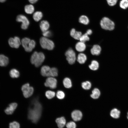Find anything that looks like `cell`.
Segmentation results:
<instances>
[{
    "label": "cell",
    "mask_w": 128,
    "mask_h": 128,
    "mask_svg": "<svg viewBox=\"0 0 128 128\" xmlns=\"http://www.w3.org/2000/svg\"><path fill=\"white\" fill-rule=\"evenodd\" d=\"M42 106L37 97L34 98L31 101L28 108V118L32 123H36L40 118Z\"/></svg>",
    "instance_id": "1"
},
{
    "label": "cell",
    "mask_w": 128,
    "mask_h": 128,
    "mask_svg": "<svg viewBox=\"0 0 128 128\" xmlns=\"http://www.w3.org/2000/svg\"><path fill=\"white\" fill-rule=\"evenodd\" d=\"M44 55L42 52L35 51L31 55L30 61L31 63L35 67H38L43 63L45 59Z\"/></svg>",
    "instance_id": "2"
},
{
    "label": "cell",
    "mask_w": 128,
    "mask_h": 128,
    "mask_svg": "<svg viewBox=\"0 0 128 128\" xmlns=\"http://www.w3.org/2000/svg\"><path fill=\"white\" fill-rule=\"evenodd\" d=\"M100 25L101 27L105 30L111 31L114 28L115 24L114 22L106 17H104L101 19L100 22Z\"/></svg>",
    "instance_id": "3"
},
{
    "label": "cell",
    "mask_w": 128,
    "mask_h": 128,
    "mask_svg": "<svg viewBox=\"0 0 128 128\" xmlns=\"http://www.w3.org/2000/svg\"><path fill=\"white\" fill-rule=\"evenodd\" d=\"M40 43L43 48L49 50H53L55 46L54 44L53 41L45 37L41 38Z\"/></svg>",
    "instance_id": "4"
},
{
    "label": "cell",
    "mask_w": 128,
    "mask_h": 128,
    "mask_svg": "<svg viewBox=\"0 0 128 128\" xmlns=\"http://www.w3.org/2000/svg\"><path fill=\"white\" fill-rule=\"evenodd\" d=\"M65 55L66 59L69 64H72L75 63L76 59V55L72 48H69L66 52Z\"/></svg>",
    "instance_id": "5"
},
{
    "label": "cell",
    "mask_w": 128,
    "mask_h": 128,
    "mask_svg": "<svg viewBox=\"0 0 128 128\" xmlns=\"http://www.w3.org/2000/svg\"><path fill=\"white\" fill-rule=\"evenodd\" d=\"M21 90L23 92L24 96L26 98H27L31 96L34 91L33 88L30 86L29 84L28 83H26L22 86Z\"/></svg>",
    "instance_id": "6"
},
{
    "label": "cell",
    "mask_w": 128,
    "mask_h": 128,
    "mask_svg": "<svg viewBox=\"0 0 128 128\" xmlns=\"http://www.w3.org/2000/svg\"><path fill=\"white\" fill-rule=\"evenodd\" d=\"M16 20L18 22L22 23L21 26L22 29L26 30L29 24V22L25 16L22 14L18 15L17 17Z\"/></svg>",
    "instance_id": "7"
},
{
    "label": "cell",
    "mask_w": 128,
    "mask_h": 128,
    "mask_svg": "<svg viewBox=\"0 0 128 128\" xmlns=\"http://www.w3.org/2000/svg\"><path fill=\"white\" fill-rule=\"evenodd\" d=\"M57 81L56 79L53 77H49L46 79L44 85L47 87L52 89H54L56 87Z\"/></svg>",
    "instance_id": "8"
},
{
    "label": "cell",
    "mask_w": 128,
    "mask_h": 128,
    "mask_svg": "<svg viewBox=\"0 0 128 128\" xmlns=\"http://www.w3.org/2000/svg\"><path fill=\"white\" fill-rule=\"evenodd\" d=\"M8 43L11 47L16 48H18L21 44L19 38L17 36L10 38L8 40Z\"/></svg>",
    "instance_id": "9"
},
{
    "label": "cell",
    "mask_w": 128,
    "mask_h": 128,
    "mask_svg": "<svg viewBox=\"0 0 128 128\" xmlns=\"http://www.w3.org/2000/svg\"><path fill=\"white\" fill-rule=\"evenodd\" d=\"M31 41L29 38L27 37L24 38L21 40L23 46L25 51L27 52H30L32 50L31 47Z\"/></svg>",
    "instance_id": "10"
},
{
    "label": "cell",
    "mask_w": 128,
    "mask_h": 128,
    "mask_svg": "<svg viewBox=\"0 0 128 128\" xmlns=\"http://www.w3.org/2000/svg\"><path fill=\"white\" fill-rule=\"evenodd\" d=\"M71 117L74 121H77L80 120L82 116V112L78 110H75L73 111L71 114Z\"/></svg>",
    "instance_id": "11"
},
{
    "label": "cell",
    "mask_w": 128,
    "mask_h": 128,
    "mask_svg": "<svg viewBox=\"0 0 128 128\" xmlns=\"http://www.w3.org/2000/svg\"><path fill=\"white\" fill-rule=\"evenodd\" d=\"M17 105V104L16 103L14 102L10 104L8 106L5 110V113L8 115L12 114L16 109Z\"/></svg>",
    "instance_id": "12"
},
{
    "label": "cell",
    "mask_w": 128,
    "mask_h": 128,
    "mask_svg": "<svg viewBox=\"0 0 128 128\" xmlns=\"http://www.w3.org/2000/svg\"><path fill=\"white\" fill-rule=\"evenodd\" d=\"M50 68L48 66L44 65L41 69V75L44 77H50Z\"/></svg>",
    "instance_id": "13"
},
{
    "label": "cell",
    "mask_w": 128,
    "mask_h": 128,
    "mask_svg": "<svg viewBox=\"0 0 128 128\" xmlns=\"http://www.w3.org/2000/svg\"><path fill=\"white\" fill-rule=\"evenodd\" d=\"M101 51V48L100 46L98 45H95L93 46L91 49V52L93 55H98L100 54Z\"/></svg>",
    "instance_id": "14"
},
{
    "label": "cell",
    "mask_w": 128,
    "mask_h": 128,
    "mask_svg": "<svg viewBox=\"0 0 128 128\" xmlns=\"http://www.w3.org/2000/svg\"><path fill=\"white\" fill-rule=\"evenodd\" d=\"M70 35L74 39L77 40H79L82 35L81 32L76 31L74 28H72L70 31Z\"/></svg>",
    "instance_id": "15"
},
{
    "label": "cell",
    "mask_w": 128,
    "mask_h": 128,
    "mask_svg": "<svg viewBox=\"0 0 128 128\" xmlns=\"http://www.w3.org/2000/svg\"><path fill=\"white\" fill-rule=\"evenodd\" d=\"M55 122L59 128H63L66 124V119L64 117H62L57 118Z\"/></svg>",
    "instance_id": "16"
},
{
    "label": "cell",
    "mask_w": 128,
    "mask_h": 128,
    "mask_svg": "<svg viewBox=\"0 0 128 128\" xmlns=\"http://www.w3.org/2000/svg\"><path fill=\"white\" fill-rule=\"evenodd\" d=\"M40 27L42 32H44L48 29L50 27V24L47 21L43 20L40 22Z\"/></svg>",
    "instance_id": "17"
},
{
    "label": "cell",
    "mask_w": 128,
    "mask_h": 128,
    "mask_svg": "<svg viewBox=\"0 0 128 128\" xmlns=\"http://www.w3.org/2000/svg\"><path fill=\"white\" fill-rule=\"evenodd\" d=\"M86 47L84 43L81 41L77 42L75 46L76 49L79 52L83 51L85 50Z\"/></svg>",
    "instance_id": "18"
},
{
    "label": "cell",
    "mask_w": 128,
    "mask_h": 128,
    "mask_svg": "<svg viewBox=\"0 0 128 128\" xmlns=\"http://www.w3.org/2000/svg\"><path fill=\"white\" fill-rule=\"evenodd\" d=\"M9 63L8 58L3 54L0 55V66H6Z\"/></svg>",
    "instance_id": "19"
},
{
    "label": "cell",
    "mask_w": 128,
    "mask_h": 128,
    "mask_svg": "<svg viewBox=\"0 0 128 128\" xmlns=\"http://www.w3.org/2000/svg\"><path fill=\"white\" fill-rule=\"evenodd\" d=\"M87 59V57L86 55L83 53L79 54L77 56V60L78 62L80 64H84Z\"/></svg>",
    "instance_id": "20"
},
{
    "label": "cell",
    "mask_w": 128,
    "mask_h": 128,
    "mask_svg": "<svg viewBox=\"0 0 128 128\" xmlns=\"http://www.w3.org/2000/svg\"><path fill=\"white\" fill-rule=\"evenodd\" d=\"M120 111L116 108H114L112 110L110 111V114L111 116L113 118L117 119L120 116Z\"/></svg>",
    "instance_id": "21"
},
{
    "label": "cell",
    "mask_w": 128,
    "mask_h": 128,
    "mask_svg": "<svg viewBox=\"0 0 128 128\" xmlns=\"http://www.w3.org/2000/svg\"><path fill=\"white\" fill-rule=\"evenodd\" d=\"M100 95V92L97 88H95L92 91V94L91 95V97L94 99H98Z\"/></svg>",
    "instance_id": "22"
},
{
    "label": "cell",
    "mask_w": 128,
    "mask_h": 128,
    "mask_svg": "<svg viewBox=\"0 0 128 128\" xmlns=\"http://www.w3.org/2000/svg\"><path fill=\"white\" fill-rule=\"evenodd\" d=\"M10 76L12 78H17L20 75L19 72L17 69H13L10 70L9 72Z\"/></svg>",
    "instance_id": "23"
},
{
    "label": "cell",
    "mask_w": 128,
    "mask_h": 128,
    "mask_svg": "<svg viewBox=\"0 0 128 128\" xmlns=\"http://www.w3.org/2000/svg\"><path fill=\"white\" fill-rule=\"evenodd\" d=\"M99 64L96 60H93L91 61V64L89 66V68L93 70H96L98 69L99 67Z\"/></svg>",
    "instance_id": "24"
},
{
    "label": "cell",
    "mask_w": 128,
    "mask_h": 128,
    "mask_svg": "<svg viewBox=\"0 0 128 128\" xmlns=\"http://www.w3.org/2000/svg\"><path fill=\"white\" fill-rule=\"evenodd\" d=\"M79 22L84 25H87L89 23V20L88 17L85 15H82L79 18Z\"/></svg>",
    "instance_id": "25"
},
{
    "label": "cell",
    "mask_w": 128,
    "mask_h": 128,
    "mask_svg": "<svg viewBox=\"0 0 128 128\" xmlns=\"http://www.w3.org/2000/svg\"><path fill=\"white\" fill-rule=\"evenodd\" d=\"M63 83L65 87L69 88L71 87L72 85L70 79L68 78H66L63 80Z\"/></svg>",
    "instance_id": "26"
},
{
    "label": "cell",
    "mask_w": 128,
    "mask_h": 128,
    "mask_svg": "<svg viewBox=\"0 0 128 128\" xmlns=\"http://www.w3.org/2000/svg\"><path fill=\"white\" fill-rule=\"evenodd\" d=\"M34 6L31 5H27L24 7V10L25 12L27 14H31L34 12Z\"/></svg>",
    "instance_id": "27"
},
{
    "label": "cell",
    "mask_w": 128,
    "mask_h": 128,
    "mask_svg": "<svg viewBox=\"0 0 128 128\" xmlns=\"http://www.w3.org/2000/svg\"><path fill=\"white\" fill-rule=\"evenodd\" d=\"M43 14L40 11H37L35 12L33 15V18L34 20L36 22H38L42 18Z\"/></svg>",
    "instance_id": "28"
},
{
    "label": "cell",
    "mask_w": 128,
    "mask_h": 128,
    "mask_svg": "<svg viewBox=\"0 0 128 128\" xmlns=\"http://www.w3.org/2000/svg\"><path fill=\"white\" fill-rule=\"evenodd\" d=\"M82 87L84 89L88 90L91 87V84L89 81H86L82 82L81 85Z\"/></svg>",
    "instance_id": "29"
},
{
    "label": "cell",
    "mask_w": 128,
    "mask_h": 128,
    "mask_svg": "<svg viewBox=\"0 0 128 128\" xmlns=\"http://www.w3.org/2000/svg\"><path fill=\"white\" fill-rule=\"evenodd\" d=\"M119 6L123 9H126L128 7V0H121L120 2Z\"/></svg>",
    "instance_id": "30"
},
{
    "label": "cell",
    "mask_w": 128,
    "mask_h": 128,
    "mask_svg": "<svg viewBox=\"0 0 128 128\" xmlns=\"http://www.w3.org/2000/svg\"><path fill=\"white\" fill-rule=\"evenodd\" d=\"M55 92L50 91H47L45 93V95L46 97L49 99H50L55 96Z\"/></svg>",
    "instance_id": "31"
},
{
    "label": "cell",
    "mask_w": 128,
    "mask_h": 128,
    "mask_svg": "<svg viewBox=\"0 0 128 128\" xmlns=\"http://www.w3.org/2000/svg\"><path fill=\"white\" fill-rule=\"evenodd\" d=\"M58 70L57 68L55 67H53L50 68V76L55 77L58 75Z\"/></svg>",
    "instance_id": "32"
},
{
    "label": "cell",
    "mask_w": 128,
    "mask_h": 128,
    "mask_svg": "<svg viewBox=\"0 0 128 128\" xmlns=\"http://www.w3.org/2000/svg\"><path fill=\"white\" fill-rule=\"evenodd\" d=\"M88 35L86 33L82 35L79 40L80 41L84 43L87 41H89L90 38Z\"/></svg>",
    "instance_id": "33"
},
{
    "label": "cell",
    "mask_w": 128,
    "mask_h": 128,
    "mask_svg": "<svg viewBox=\"0 0 128 128\" xmlns=\"http://www.w3.org/2000/svg\"><path fill=\"white\" fill-rule=\"evenodd\" d=\"M57 97L60 99H62L64 98L65 96V94L64 92L61 90L57 91L56 94Z\"/></svg>",
    "instance_id": "34"
},
{
    "label": "cell",
    "mask_w": 128,
    "mask_h": 128,
    "mask_svg": "<svg viewBox=\"0 0 128 128\" xmlns=\"http://www.w3.org/2000/svg\"><path fill=\"white\" fill-rule=\"evenodd\" d=\"M9 128H20V125L17 122L14 121L10 123Z\"/></svg>",
    "instance_id": "35"
},
{
    "label": "cell",
    "mask_w": 128,
    "mask_h": 128,
    "mask_svg": "<svg viewBox=\"0 0 128 128\" xmlns=\"http://www.w3.org/2000/svg\"><path fill=\"white\" fill-rule=\"evenodd\" d=\"M67 128H76V125L73 122L70 121L67 123L66 125Z\"/></svg>",
    "instance_id": "36"
},
{
    "label": "cell",
    "mask_w": 128,
    "mask_h": 128,
    "mask_svg": "<svg viewBox=\"0 0 128 128\" xmlns=\"http://www.w3.org/2000/svg\"><path fill=\"white\" fill-rule=\"evenodd\" d=\"M42 35L45 37H50L52 36V32L50 31L47 30L43 32Z\"/></svg>",
    "instance_id": "37"
},
{
    "label": "cell",
    "mask_w": 128,
    "mask_h": 128,
    "mask_svg": "<svg viewBox=\"0 0 128 128\" xmlns=\"http://www.w3.org/2000/svg\"><path fill=\"white\" fill-rule=\"evenodd\" d=\"M108 5L111 6L115 5L117 2L118 0H106Z\"/></svg>",
    "instance_id": "38"
},
{
    "label": "cell",
    "mask_w": 128,
    "mask_h": 128,
    "mask_svg": "<svg viewBox=\"0 0 128 128\" xmlns=\"http://www.w3.org/2000/svg\"><path fill=\"white\" fill-rule=\"evenodd\" d=\"M88 35H91L92 33V31L91 30L89 29L87 30L86 32Z\"/></svg>",
    "instance_id": "39"
},
{
    "label": "cell",
    "mask_w": 128,
    "mask_h": 128,
    "mask_svg": "<svg viewBox=\"0 0 128 128\" xmlns=\"http://www.w3.org/2000/svg\"><path fill=\"white\" fill-rule=\"evenodd\" d=\"M29 2L31 3L34 4L38 0H28Z\"/></svg>",
    "instance_id": "40"
},
{
    "label": "cell",
    "mask_w": 128,
    "mask_h": 128,
    "mask_svg": "<svg viewBox=\"0 0 128 128\" xmlns=\"http://www.w3.org/2000/svg\"><path fill=\"white\" fill-rule=\"evenodd\" d=\"M6 0H0V2H5Z\"/></svg>",
    "instance_id": "41"
},
{
    "label": "cell",
    "mask_w": 128,
    "mask_h": 128,
    "mask_svg": "<svg viewBox=\"0 0 128 128\" xmlns=\"http://www.w3.org/2000/svg\"><path fill=\"white\" fill-rule=\"evenodd\" d=\"M127 114H128V115L127 116V118L128 119V113Z\"/></svg>",
    "instance_id": "42"
}]
</instances>
